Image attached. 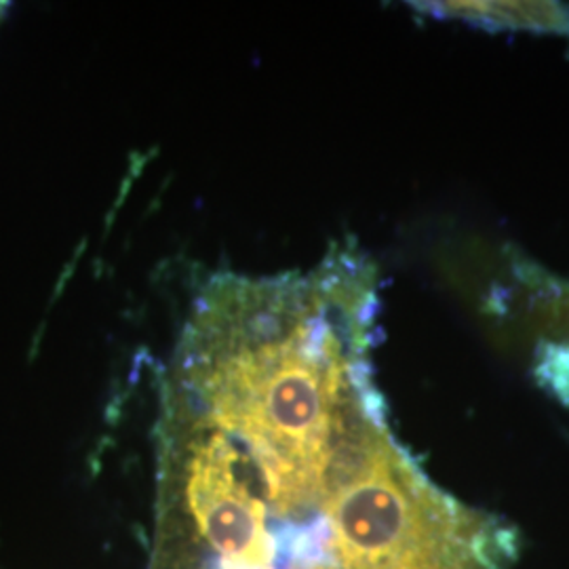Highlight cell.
<instances>
[{"label": "cell", "instance_id": "1", "mask_svg": "<svg viewBox=\"0 0 569 569\" xmlns=\"http://www.w3.org/2000/svg\"><path fill=\"white\" fill-rule=\"evenodd\" d=\"M515 557V529L437 488L382 409L346 449L296 569H509Z\"/></svg>", "mask_w": 569, "mask_h": 569}, {"label": "cell", "instance_id": "2", "mask_svg": "<svg viewBox=\"0 0 569 569\" xmlns=\"http://www.w3.org/2000/svg\"><path fill=\"white\" fill-rule=\"evenodd\" d=\"M413 7L435 18L468 21L483 28L559 34L569 39V7L561 2L453 0V2H416Z\"/></svg>", "mask_w": 569, "mask_h": 569}, {"label": "cell", "instance_id": "3", "mask_svg": "<svg viewBox=\"0 0 569 569\" xmlns=\"http://www.w3.org/2000/svg\"><path fill=\"white\" fill-rule=\"evenodd\" d=\"M542 329H549L552 336L569 338V287L552 291L536 308Z\"/></svg>", "mask_w": 569, "mask_h": 569}, {"label": "cell", "instance_id": "4", "mask_svg": "<svg viewBox=\"0 0 569 569\" xmlns=\"http://www.w3.org/2000/svg\"><path fill=\"white\" fill-rule=\"evenodd\" d=\"M4 13H7V2H0V21L4 18Z\"/></svg>", "mask_w": 569, "mask_h": 569}]
</instances>
